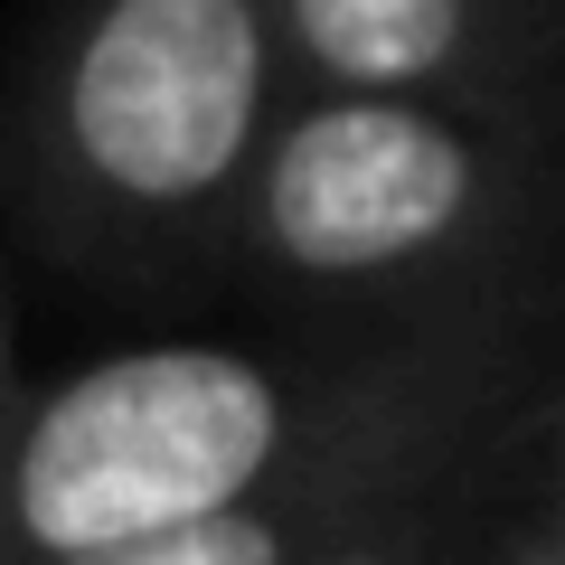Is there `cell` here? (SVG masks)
Returning a JSON list of instances; mask_svg holds the SVG:
<instances>
[{
    "instance_id": "7",
    "label": "cell",
    "mask_w": 565,
    "mask_h": 565,
    "mask_svg": "<svg viewBox=\"0 0 565 565\" xmlns=\"http://www.w3.org/2000/svg\"><path fill=\"white\" fill-rule=\"evenodd\" d=\"M490 509H527V519H565V377L527 405L509 434L500 471H490Z\"/></svg>"
},
{
    "instance_id": "6",
    "label": "cell",
    "mask_w": 565,
    "mask_h": 565,
    "mask_svg": "<svg viewBox=\"0 0 565 565\" xmlns=\"http://www.w3.org/2000/svg\"><path fill=\"white\" fill-rule=\"evenodd\" d=\"M481 519H490V481L452 490V500H424V509H396V519L340 537L330 556H311V565H471Z\"/></svg>"
},
{
    "instance_id": "3",
    "label": "cell",
    "mask_w": 565,
    "mask_h": 565,
    "mask_svg": "<svg viewBox=\"0 0 565 565\" xmlns=\"http://www.w3.org/2000/svg\"><path fill=\"white\" fill-rule=\"evenodd\" d=\"M565 104L292 95L245 199L236 274L311 321H452L546 292Z\"/></svg>"
},
{
    "instance_id": "2",
    "label": "cell",
    "mask_w": 565,
    "mask_h": 565,
    "mask_svg": "<svg viewBox=\"0 0 565 565\" xmlns=\"http://www.w3.org/2000/svg\"><path fill=\"white\" fill-rule=\"evenodd\" d=\"M292 95L274 0H57L20 114L29 236L132 292L236 274Z\"/></svg>"
},
{
    "instance_id": "4",
    "label": "cell",
    "mask_w": 565,
    "mask_h": 565,
    "mask_svg": "<svg viewBox=\"0 0 565 565\" xmlns=\"http://www.w3.org/2000/svg\"><path fill=\"white\" fill-rule=\"evenodd\" d=\"M311 95L565 104V0H274Z\"/></svg>"
},
{
    "instance_id": "1",
    "label": "cell",
    "mask_w": 565,
    "mask_h": 565,
    "mask_svg": "<svg viewBox=\"0 0 565 565\" xmlns=\"http://www.w3.org/2000/svg\"><path fill=\"white\" fill-rule=\"evenodd\" d=\"M565 377L556 302L311 321L302 340H141L76 359L10 434V565H76L386 452L509 444Z\"/></svg>"
},
{
    "instance_id": "5",
    "label": "cell",
    "mask_w": 565,
    "mask_h": 565,
    "mask_svg": "<svg viewBox=\"0 0 565 565\" xmlns=\"http://www.w3.org/2000/svg\"><path fill=\"white\" fill-rule=\"evenodd\" d=\"M500 452H509V444L349 462V471H321V481L274 490V500H255V509H226V519L170 527V537H141V546H104V556H76V565H311V556H330L340 537L396 519V509L452 500V490H481L490 471H500Z\"/></svg>"
},
{
    "instance_id": "8",
    "label": "cell",
    "mask_w": 565,
    "mask_h": 565,
    "mask_svg": "<svg viewBox=\"0 0 565 565\" xmlns=\"http://www.w3.org/2000/svg\"><path fill=\"white\" fill-rule=\"evenodd\" d=\"M471 565H565V519H527V509H490Z\"/></svg>"
}]
</instances>
